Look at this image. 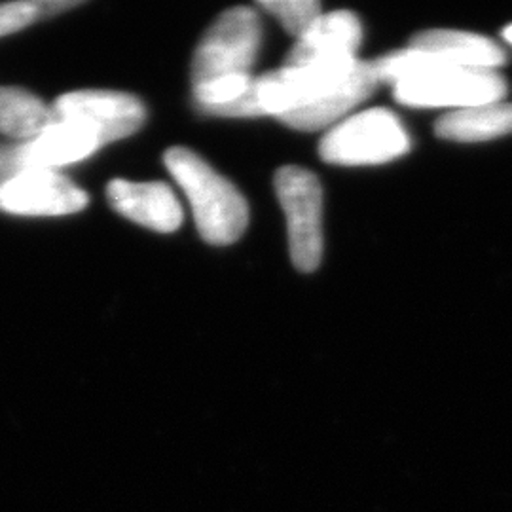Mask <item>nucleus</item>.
<instances>
[{
  "mask_svg": "<svg viewBox=\"0 0 512 512\" xmlns=\"http://www.w3.org/2000/svg\"><path fill=\"white\" fill-rule=\"evenodd\" d=\"M437 135L458 143H478L512 133L511 103H490L452 110L437 122Z\"/></svg>",
  "mask_w": 512,
  "mask_h": 512,
  "instance_id": "13",
  "label": "nucleus"
},
{
  "mask_svg": "<svg viewBox=\"0 0 512 512\" xmlns=\"http://www.w3.org/2000/svg\"><path fill=\"white\" fill-rule=\"evenodd\" d=\"M361 38L363 29L355 14L344 10L321 14V18L296 40L285 67L348 63L357 59L355 54Z\"/></svg>",
  "mask_w": 512,
  "mask_h": 512,
  "instance_id": "9",
  "label": "nucleus"
},
{
  "mask_svg": "<svg viewBox=\"0 0 512 512\" xmlns=\"http://www.w3.org/2000/svg\"><path fill=\"white\" fill-rule=\"evenodd\" d=\"M277 198L289 226L294 266L313 272L323 256V192L319 179L302 167H281L275 175Z\"/></svg>",
  "mask_w": 512,
  "mask_h": 512,
  "instance_id": "5",
  "label": "nucleus"
},
{
  "mask_svg": "<svg viewBox=\"0 0 512 512\" xmlns=\"http://www.w3.org/2000/svg\"><path fill=\"white\" fill-rule=\"evenodd\" d=\"M40 16H44V2L0 4V37L16 33Z\"/></svg>",
  "mask_w": 512,
  "mask_h": 512,
  "instance_id": "16",
  "label": "nucleus"
},
{
  "mask_svg": "<svg viewBox=\"0 0 512 512\" xmlns=\"http://www.w3.org/2000/svg\"><path fill=\"white\" fill-rule=\"evenodd\" d=\"M507 93V82L497 71L435 69L393 86V95L408 107L463 110L499 103Z\"/></svg>",
  "mask_w": 512,
  "mask_h": 512,
  "instance_id": "4",
  "label": "nucleus"
},
{
  "mask_svg": "<svg viewBox=\"0 0 512 512\" xmlns=\"http://www.w3.org/2000/svg\"><path fill=\"white\" fill-rule=\"evenodd\" d=\"M503 37H505V40L507 42H511L512 44V25H509L505 31H503Z\"/></svg>",
  "mask_w": 512,
  "mask_h": 512,
  "instance_id": "17",
  "label": "nucleus"
},
{
  "mask_svg": "<svg viewBox=\"0 0 512 512\" xmlns=\"http://www.w3.org/2000/svg\"><path fill=\"white\" fill-rule=\"evenodd\" d=\"M410 48L435 55L450 67L456 69H473V71H495L499 69L507 55L490 38L461 33V31H448V29H435L425 31L418 37L412 38Z\"/></svg>",
  "mask_w": 512,
  "mask_h": 512,
  "instance_id": "12",
  "label": "nucleus"
},
{
  "mask_svg": "<svg viewBox=\"0 0 512 512\" xmlns=\"http://www.w3.org/2000/svg\"><path fill=\"white\" fill-rule=\"evenodd\" d=\"M99 148L92 135L78 126L55 120L35 139L14 150V164L21 169H52L80 162Z\"/></svg>",
  "mask_w": 512,
  "mask_h": 512,
  "instance_id": "11",
  "label": "nucleus"
},
{
  "mask_svg": "<svg viewBox=\"0 0 512 512\" xmlns=\"http://www.w3.org/2000/svg\"><path fill=\"white\" fill-rule=\"evenodd\" d=\"M410 137L401 120L385 109H370L330 129L321 141V158L336 165H376L406 154Z\"/></svg>",
  "mask_w": 512,
  "mask_h": 512,
  "instance_id": "3",
  "label": "nucleus"
},
{
  "mask_svg": "<svg viewBox=\"0 0 512 512\" xmlns=\"http://www.w3.org/2000/svg\"><path fill=\"white\" fill-rule=\"evenodd\" d=\"M260 35V21L251 8H232L215 21L192 63V86L200 109L211 114L247 92L255 78L251 67Z\"/></svg>",
  "mask_w": 512,
  "mask_h": 512,
  "instance_id": "1",
  "label": "nucleus"
},
{
  "mask_svg": "<svg viewBox=\"0 0 512 512\" xmlns=\"http://www.w3.org/2000/svg\"><path fill=\"white\" fill-rule=\"evenodd\" d=\"M260 6L279 19L296 40L321 18V4L315 0H266Z\"/></svg>",
  "mask_w": 512,
  "mask_h": 512,
  "instance_id": "15",
  "label": "nucleus"
},
{
  "mask_svg": "<svg viewBox=\"0 0 512 512\" xmlns=\"http://www.w3.org/2000/svg\"><path fill=\"white\" fill-rule=\"evenodd\" d=\"M107 192L112 207L141 226L165 234L175 232L181 226L183 209L167 184L116 179L109 184Z\"/></svg>",
  "mask_w": 512,
  "mask_h": 512,
  "instance_id": "10",
  "label": "nucleus"
},
{
  "mask_svg": "<svg viewBox=\"0 0 512 512\" xmlns=\"http://www.w3.org/2000/svg\"><path fill=\"white\" fill-rule=\"evenodd\" d=\"M55 120L88 131L99 147L126 139L145 124L143 103L128 93L73 92L61 95L54 105Z\"/></svg>",
  "mask_w": 512,
  "mask_h": 512,
  "instance_id": "6",
  "label": "nucleus"
},
{
  "mask_svg": "<svg viewBox=\"0 0 512 512\" xmlns=\"http://www.w3.org/2000/svg\"><path fill=\"white\" fill-rule=\"evenodd\" d=\"M55 122L48 109L33 93L19 88H0V133L18 139H35Z\"/></svg>",
  "mask_w": 512,
  "mask_h": 512,
  "instance_id": "14",
  "label": "nucleus"
},
{
  "mask_svg": "<svg viewBox=\"0 0 512 512\" xmlns=\"http://www.w3.org/2000/svg\"><path fill=\"white\" fill-rule=\"evenodd\" d=\"M88 205V194L52 169H19L0 184V209L12 215H71Z\"/></svg>",
  "mask_w": 512,
  "mask_h": 512,
  "instance_id": "7",
  "label": "nucleus"
},
{
  "mask_svg": "<svg viewBox=\"0 0 512 512\" xmlns=\"http://www.w3.org/2000/svg\"><path fill=\"white\" fill-rule=\"evenodd\" d=\"M378 84L380 78L374 69V61L357 59L353 69L344 74L334 86H330L327 92L321 93L313 103L289 112L279 120L289 128L302 131L327 128L368 99Z\"/></svg>",
  "mask_w": 512,
  "mask_h": 512,
  "instance_id": "8",
  "label": "nucleus"
},
{
  "mask_svg": "<svg viewBox=\"0 0 512 512\" xmlns=\"http://www.w3.org/2000/svg\"><path fill=\"white\" fill-rule=\"evenodd\" d=\"M165 165L183 188L207 243L228 245L241 238L249 224V207L234 184L188 148L167 150Z\"/></svg>",
  "mask_w": 512,
  "mask_h": 512,
  "instance_id": "2",
  "label": "nucleus"
}]
</instances>
